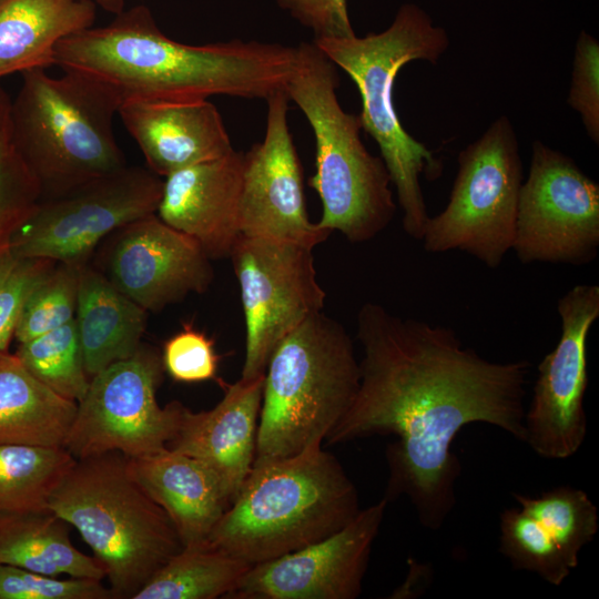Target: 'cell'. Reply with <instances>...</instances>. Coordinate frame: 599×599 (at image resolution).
<instances>
[{
	"label": "cell",
	"mask_w": 599,
	"mask_h": 599,
	"mask_svg": "<svg viewBox=\"0 0 599 599\" xmlns=\"http://www.w3.org/2000/svg\"><path fill=\"white\" fill-rule=\"evenodd\" d=\"M356 323L358 390L325 440L394 435L385 498L406 495L419 522L437 530L456 505L461 465L451 445L459 430L484 423L524 443L530 363L488 361L464 347L453 328L373 302L362 305Z\"/></svg>",
	"instance_id": "obj_1"
},
{
	"label": "cell",
	"mask_w": 599,
	"mask_h": 599,
	"mask_svg": "<svg viewBox=\"0 0 599 599\" xmlns=\"http://www.w3.org/2000/svg\"><path fill=\"white\" fill-rule=\"evenodd\" d=\"M55 65L130 100L191 101L213 95L264 99L285 90L296 48L233 39L202 45L177 42L151 10H123L104 27L83 29L55 47Z\"/></svg>",
	"instance_id": "obj_2"
},
{
	"label": "cell",
	"mask_w": 599,
	"mask_h": 599,
	"mask_svg": "<svg viewBox=\"0 0 599 599\" xmlns=\"http://www.w3.org/2000/svg\"><path fill=\"white\" fill-rule=\"evenodd\" d=\"M359 510L356 487L339 461L315 445L253 465L206 541L253 566L328 537Z\"/></svg>",
	"instance_id": "obj_3"
},
{
	"label": "cell",
	"mask_w": 599,
	"mask_h": 599,
	"mask_svg": "<svg viewBox=\"0 0 599 599\" xmlns=\"http://www.w3.org/2000/svg\"><path fill=\"white\" fill-rule=\"evenodd\" d=\"M313 43L354 81L362 99V128L377 143L380 158L396 189L403 211V229L422 240L429 219L420 176L436 180L443 164L425 144L400 123L394 105V83L408 62L436 63L447 50L446 31L413 3L403 4L392 24L365 37L321 38Z\"/></svg>",
	"instance_id": "obj_4"
},
{
	"label": "cell",
	"mask_w": 599,
	"mask_h": 599,
	"mask_svg": "<svg viewBox=\"0 0 599 599\" xmlns=\"http://www.w3.org/2000/svg\"><path fill=\"white\" fill-rule=\"evenodd\" d=\"M295 48L285 92L307 119L315 139L316 171L309 185L322 202L317 224L341 232L352 243L373 240L396 212L387 167L365 148L359 115L339 104L337 67L313 42Z\"/></svg>",
	"instance_id": "obj_5"
},
{
	"label": "cell",
	"mask_w": 599,
	"mask_h": 599,
	"mask_svg": "<svg viewBox=\"0 0 599 599\" xmlns=\"http://www.w3.org/2000/svg\"><path fill=\"white\" fill-rule=\"evenodd\" d=\"M48 509L79 531L114 599H133L183 548L171 519L134 480L119 451L77 459Z\"/></svg>",
	"instance_id": "obj_6"
},
{
	"label": "cell",
	"mask_w": 599,
	"mask_h": 599,
	"mask_svg": "<svg viewBox=\"0 0 599 599\" xmlns=\"http://www.w3.org/2000/svg\"><path fill=\"white\" fill-rule=\"evenodd\" d=\"M358 386L359 363L346 328L322 312L306 318L270 356L253 465L322 445Z\"/></svg>",
	"instance_id": "obj_7"
},
{
	"label": "cell",
	"mask_w": 599,
	"mask_h": 599,
	"mask_svg": "<svg viewBox=\"0 0 599 599\" xmlns=\"http://www.w3.org/2000/svg\"><path fill=\"white\" fill-rule=\"evenodd\" d=\"M120 103L95 81L45 69L22 73L11 101L13 138L41 190V199L64 194L126 166L113 120Z\"/></svg>",
	"instance_id": "obj_8"
},
{
	"label": "cell",
	"mask_w": 599,
	"mask_h": 599,
	"mask_svg": "<svg viewBox=\"0 0 599 599\" xmlns=\"http://www.w3.org/2000/svg\"><path fill=\"white\" fill-rule=\"evenodd\" d=\"M521 185L516 131L502 115L459 153L448 203L425 226V251L458 250L497 268L512 247Z\"/></svg>",
	"instance_id": "obj_9"
},
{
	"label": "cell",
	"mask_w": 599,
	"mask_h": 599,
	"mask_svg": "<svg viewBox=\"0 0 599 599\" xmlns=\"http://www.w3.org/2000/svg\"><path fill=\"white\" fill-rule=\"evenodd\" d=\"M163 373L161 355L141 345L133 356L94 375L77 403L63 447L75 459L109 451L138 458L167 448L186 407L176 400L159 405Z\"/></svg>",
	"instance_id": "obj_10"
},
{
	"label": "cell",
	"mask_w": 599,
	"mask_h": 599,
	"mask_svg": "<svg viewBox=\"0 0 599 599\" xmlns=\"http://www.w3.org/2000/svg\"><path fill=\"white\" fill-rule=\"evenodd\" d=\"M163 181L149 169H124L59 196L40 200L14 229L8 247L17 255L83 265L110 233L156 214Z\"/></svg>",
	"instance_id": "obj_11"
},
{
	"label": "cell",
	"mask_w": 599,
	"mask_h": 599,
	"mask_svg": "<svg viewBox=\"0 0 599 599\" xmlns=\"http://www.w3.org/2000/svg\"><path fill=\"white\" fill-rule=\"evenodd\" d=\"M599 248V185L572 159L535 141L511 250L522 264L587 265Z\"/></svg>",
	"instance_id": "obj_12"
},
{
	"label": "cell",
	"mask_w": 599,
	"mask_h": 599,
	"mask_svg": "<svg viewBox=\"0 0 599 599\" xmlns=\"http://www.w3.org/2000/svg\"><path fill=\"white\" fill-rule=\"evenodd\" d=\"M313 248L241 235L230 258L240 285L245 319L242 378L265 374L277 343L309 316L322 312Z\"/></svg>",
	"instance_id": "obj_13"
},
{
	"label": "cell",
	"mask_w": 599,
	"mask_h": 599,
	"mask_svg": "<svg viewBox=\"0 0 599 599\" xmlns=\"http://www.w3.org/2000/svg\"><path fill=\"white\" fill-rule=\"evenodd\" d=\"M557 312L561 335L538 364L534 394L524 417V443L548 459L571 457L587 436V339L599 317V286L575 285L558 300Z\"/></svg>",
	"instance_id": "obj_14"
},
{
	"label": "cell",
	"mask_w": 599,
	"mask_h": 599,
	"mask_svg": "<svg viewBox=\"0 0 599 599\" xmlns=\"http://www.w3.org/2000/svg\"><path fill=\"white\" fill-rule=\"evenodd\" d=\"M387 501L383 498L361 509L346 526L319 541L253 565L229 598H357Z\"/></svg>",
	"instance_id": "obj_15"
},
{
	"label": "cell",
	"mask_w": 599,
	"mask_h": 599,
	"mask_svg": "<svg viewBox=\"0 0 599 599\" xmlns=\"http://www.w3.org/2000/svg\"><path fill=\"white\" fill-rule=\"evenodd\" d=\"M264 140L244 153L241 234L314 248L332 233L308 219L301 162L287 122L285 90L266 99Z\"/></svg>",
	"instance_id": "obj_16"
},
{
	"label": "cell",
	"mask_w": 599,
	"mask_h": 599,
	"mask_svg": "<svg viewBox=\"0 0 599 599\" xmlns=\"http://www.w3.org/2000/svg\"><path fill=\"white\" fill-rule=\"evenodd\" d=\"M116 235L105 276L146 312H159L210 287L212 260L193 237L156 214L126 224Z\"/></svg>",
	"instance_id": "obj_17"
},
{
	"label": "cell",
	"mask_w": 599,
	"mask_h": 599,
	"mask_svg": "<svg viewBox=\"0 0 599 599\" xmlns=\"http://www.w3.org/2000/svg\"><path fill=\"white\" fill-rule=\"evenodd\" d=\"M244 152L179 170L163 181L156 215L193 237L211 260L230 257L241 234Z\"/></svg>",
	"instance_id": "obj_18"
},
{
	"label": "cell",
	"mask_w": 599,
	"mask_h": 599,
	"mask_svg": "<svg viewBox=\"0 0 599 599\" xmlns=\"http://www.w3.org/2000/svg\"><path fill=\"white\" fill-rule=\"evenodd\" d=\"M264 375L227 385L210 410L185 408L167 448L204 464L220 480L230 505L250 474L256 449Z\"/></svg>",
	"instance_id": "obj_19"
},
{
	"label": "cell",
	"mask_w": 599,
	"mask_h": 599,
	"mask_svg": "<svg viewBox=\"0 0 599 599\" xmlns=\"http://www.w3.org/2000/svg\"><path fill=\"white\" fill-rule=\"evenodd\" d=\"M118 114L158 176L234 150L219 110L209 100H130Z\"/></svg>",
	"instance_id": "obj_20"
},
{
	"label": "cell",
	"mask_w": 599,
	"mask_h": 599,
	"mask_svg": "<svg viewBox=\"0 0 599 599\" xmlns=\"http://www.w3.org/2000/svg\"><path fill=\"white\" fill-rule=\"evenodd\" d=\"M128 468L142 489L166 512L184 546L207 540L230 506L217 477L201 461L165 448L128 458Z\"/></svg>",
	"instance_id": "obj_21"
},
{
	"label": "cell",
	"mask_w": 599,
	"mask_h": 599,
	"mask_svg": "<svg viewBox=\"0 0 599 599\" xmlns=\"http://www.w3.org/2000/svg\"><path fill=\"white\" fill-rule=\"evenodd\" d=\"M146 311L109 278L80 266L74 321L90 379L111 364L133 356L141 346Z\"/></svg>",
	"instance_id": "obj_22"
},
{
	"label": "cell",
	"mask_w": 599,
	"mask_h": 599,
	"mask_svg": "<svg viewBox=\"0 0 599 599\" xmlns=\"http://www.w3.org/2000/svg\"><path fill=\"white\" fill-rule=\"evenodd\" d=\"M95 3L81 0H0V79L55 65V47L88 29Z\"/></svg>",
	"instance_id": "obj_23"
},
{
	"label": "cell",
	"mask_w": 599,
	"mask_h": 599,
	"mask_svg": "<svg viewBox=\"0 0 599 599\" xmlns=\"http://www.w3.org/2000/svg\"><path fill=\"white\" fill-rule=\"evenodd\" d=\"M77 406L0 353V445L63 446Z\"/></svg>",
	"instance_id": "obj_24"
},
{
	"label": "cell",
	"mask_w": 599,
	"mask_h": 599,
	"mask_svg": "<svg viewBox=\"0 0 599 599\" xmlns=\"http://www.w3.org/2000/svg\"><path fill=\"white\" fill-rule=\"evenodd\" d=\"M69 524L51 510L0 515V565L60 577L103 580L102 566L71 542Z\"/></svg>",
	"instance_id": "obj_25"
},
{
	"label": "cell",
	"mask_w": 599,
	"mask_h": 599,
	"mask_svg": "<svg viewBox=\"0 0 599 599\" xmlns=\"http://www.w3.org/2000/svg\"><path fill=\"white\" fill-rule=\"evenodd\" d=\"M252 567L207 541L184 546L136 592L133 599L229 598Z\"/></svg>",
	"instance_id": "obj_26"
},
{
	"label": "cell",
	"mask_w": 599,
	"mask_h": 599,
	"mask_svg": "<svg viewBox=\"0 0 599 599\" xmlns=\"http://www.w3.org/2000/svg\"><path fill=\"white\" fill-rule=\"evenodd\" d=\"M75 460L63 446L0 445V515L47 510Z\"/></svg>",
	"instance_id": "obj_27"
},
{
	"label": "cell",
	"mask_w": 599,
	"mask_h": 599,
	"mask_svg": "<svg viewBox=\"0 0 599 599\" xmlns=\"http://www.w3.org/2000/svg\"><path fill=\"white\" fill-rule=\"evenodd\" d=\"M514 499L541 525L576 568L581 549L593 540L599 528L597 506L587 493L558 486L534 497L515 493Z\"/></svg>",
	"instance_id": "obj_28"
},
{
	"label": "cell",
	"mask_w": 599,
	"mask_h": 599,
	"mask_svg": "<svg viewBox=\"0 0 599 599\" xmlns=\"http://www.w3.org/2000/svg\"><path fill=\"white\" fill-rule=\"evenodd\" d=\"M14 354L37 379L60 396L75 403L84 397L90 377L84 368L74 318L20 343Z\"/></svg>",
	"instance_id": "obj_29"
},
{
	"label": "cell",
	"mask_w": 599,
	"mask_h": 599,
	"mask_svg": "<svg viewBox=\"0 0 599 599\" xmlns=\"http://www.w3.org/2000/svg\"><path fill=\"white\" fill-rule=\"evenodd\" d=\"M500 552L514 569L560 586L575 569L541 525L520 507L500 514Z\"/></svg>",
	"instance_id": "obj_30"
},
{
	"label": "cell",
	"mask_w": 599,
	"mask_h": 599,
	"mask_svg": "<svg viewBox=\"0 0 599 599\" xmlns=\"http://www.w3.org/2000/svg\"><path fill=\"white\" fill-rule=\"evenodd\" d=\"M11 101L0 87V248L41 199L39 184L17 148Z\"/></svg>",
	"instance_id": "obj_31"
},
{
	"label": "cell",
	"mask_w": 599,
	"mask_h": 599,
	"mask_svg": "<svg viewBox=\"0 0 599 599\" xmlns=\"http://www.w3.org/2000/svg\"><path fill=\"white\" fill-rule=\"evenodd\" d=\"M58 265L27 297L14 338L20 343L53 331L74 318L78 297L79 265Z\"/></svg>",
	"instance_id": "obj_32"
},
{
	"label": "cell",
	"mask_w": 599,
	"mask_h": 599,
	"mask_svg": "<svg viewBox=\"0 0 599 599\" xmlns=\"http://www.w3.org/2000/svg\"><path fill=\"white\" fill-rule=\"evenodd\" d=\"M55 265L51 260L19 256L8 244L0 248V353L14 337L27 297Z\"/></svg>",
	"instance_id": "obj_33"
},
{
	"label": "cell",
	"mask_w": 599,
	"mask_h": 599,
	"mask_svg": "<svg viewBox=\"0 0 599 599\" xmlns=\"http://www.w3.org/2000/svg\"><path fill=\"white\" fill-rule=\"evenodd\" d=\"M0 599H114L102 580L60 579L23 568L0 565Z\"/></svg>",
	"instance_id": "obj_34"
},
{
	"label": "cell",
	"mask_w": 599,
	"mask_h": 599,
	"mask_svg": "<svg viewBox=\"0 0 599 599\" xmlns=\"http://www.w3.org/2000/svg\"><path fill=\"white\" fill-rule=\"evenodd\" d=\"M161 357L164 370L180 383L213 379L220 359L213 341L192 325H184L164 343Z\"/></svg>",
	"instance_id": "obj_35"
},
{
	"label": "cell",
	"mask_w": 599,
	"mask_h": 599,
	"mask_svg": "<svg viewBox=\"0 0 599 599\" xmlns=\"http://www.w3.org/2000/svg\"><path fill=\"white\" fill-rule=\"evenodd\" d=\"M568 104L579 113L593 143H599V43L580 32L575 48Z\"/></svg>",
	"instance_id": "obj_36"
},
{
	"label": "cell",
	"mask_w": 599,
	"mask_h": 599,
	"mask_svg": "<svg viewBox=\"0 0 599 599\" xmlns=\"http://www.w3.org/2000/svg\"><path fill=\"white\" fill-rule=\"evenodd\" d=\"M294 20L309 29L314 39L355 35L346 0H275Z\"/></svg>",
	"instance_id": "obj_37"
},
{
	"label": "cell",
	"mask_w": 599,
	"mask_h": 599,
	"mask_svg": "<svg viewBox=\"0 0 599 599\" xmlns=\"http://www.w3.org/2000/svg\"><path fill=\"white\" fill-rule=\"evenodd\" d=\"M81 1H92L95 6H100L106 12L119 14L124 10L126 0H81Z\"/></svg>",
	"instance_id": "obj_38"
}]
</instances>
